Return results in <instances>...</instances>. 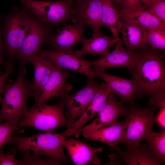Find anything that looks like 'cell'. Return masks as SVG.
Returning a JSON list of instances; mask_svg holds the SVG:
<instances>
[{"instance_id": "1", "label": "cell", "mask_w": 165, "mask_h": 165, "mask_svg": "<svg viewBox=\"0 0 165 165\" xmlns=\"http://www.w3.org/2000/svg\"><path fill=\"white\" fill-rule=\"evenodd\" d=\"M136 63L130 70L137 87L136 95L142 99L165 93V55L163 51L145 45L140 49Z\"/></svg>"}, {"instance_id": "2", "label": "cell", "mask_w": 165, "mask_h": 165, "mask_svg": "<svg viewBox=\"0 0 165 165\" xmlns=\"http://www.w3.org/2000/svg\"><path fill=\"white\" fill-rule=\"evenodd\" d=\"M24 67L19 66L16 81L9 79L4 84L2 93L4 97L0 110V122L6 120L17 126L21 119L27 114L26 104L30 96H34L32 83L25 80Z\"/></svg>"}, {"instance_id": "3", "label": "cell", "mask_w": 165, "mask_h": 165, "mask_svg": "<svg viewBox=\"0 0 165 165\" xmlns=\"http://www.w3.org/2000/svg\"><path fill=\"white\" fill-rule=\"evenodd\" d=\"M34 16L26 6H15L6 14H0L3 56L14 60L18 59L22 45L30 29Z\"/></svg>"}, {"instance_id": "4", "label": "cell", "mask_w": 165, "mask_h": 165, "mask_svg": "<svg viewBox=\"0 0 165 165\" xmlns=\"http://www.w3.org/2000/svg\"><path fill=\"white\" fill-rule=\"evenodd\" d=\"M64 137L60 133L45 132L29 137L18 136H12L8 143L14 144L7 153H16L19 150L26 149L31 151L37 156H46L56 159L62 163H69L68 158L64 153L63 143Z\"/></svg>"}, {"instance_id": "5", "label": "cell", "mask_w": 165, "mask_h": 165, "mask_svg": "<svg viewBox=\"0 0 165 165\" xmlns=\"http://www.w3.org/2000/svg\"><path fill=\"white\" fill-rule=\"evenodd\" d=\"M155 106L142 108L134 103L125 106L123 116L127 123L119 143L125 144L127 148H136L152 130L156 123Z\"/></svg>"}, {"instance_id": "6", "label": "cell", "mask_w": 165, "mask_h": 165, "mask_svg": "<svg viewBox=\"0 0 165 165\" xmlns=\"http://www.w3.org/2000/svg\"><path fill=\"white\" fill-rule=\"evenodd\" d=\"M64 105L61 100L54 105L43 103L29 109L27 115L20 120L17 131L23 132L26 127H33L45 132H50L56 128L68 127V122L64 112Z\"/></svg>"}, {"instance_id": "7", "label": "cell", "mask_w": 165, "mask_h": 165, "mask_svg": "<svg viewBox=\"0 0 165 165\" xmlns=\"http://www.w3.org/2000/svg\"><path fill=\"white\" fill-rule=\"evenodd\" d=\"M20 1L37 19L52 28L64 25L71 20L74 0Z\"/></svg>"}, {"instance_id": "8", "label": "cell", "mask_w": 165, "mask_h": 165, "mask_svg": "<svg viewBox=\"0 0 165 165\" xmlns=\"http://www.w3.org/2000/svg\"><path fill=\"white\" fill-rule=\"evenodd\" d=\"M88 80L86 85L79 91L61 99L66 110L65 115L68 122V127L82 116L96 93L107 87L105 82L100 84L94 79Z\"/></svg>"}, {"instance_id": "9", "label": "cell", "mask_w": 165, "mask_h": 165, "mask_svg": "<svg viewBox=\"0 0 165 165\" xmlns=\"http://www.w3.org/2000/svg\"><path fill=\"white\" fill-rule=\"evenodd\" d=\"M52 28L34 16L31 27L21 48L18 58L19 66L24 67L30 59L42 50L43 45L48 43L50 37L54 34Z\"/></svg>"}, {"instance_id": "10", "label": "cell", "mask_w": 165, "mask_h": 165, "mask_svg": "<svg viewBox=\"0 0 165 165\" xmlns=\"http://www.w3.org/2000/svg\"><path fill=\"white\" fill-rule=\"evenodd\" d=\"M72 75L55 64L47 82L43 87L40 95L29 109L35 108L45 103L53 98L61 99L69 94L73 86L67 83L68 79Z\"/></svg>"}, {"instance_id": "11", "label": "cell", "mask_w": 165, "mask_h": 165, "mask_svg": "<svg viewBox=\"0 0 165 165\" xmlns=\"http://www.w3.org/2000/svg\"><path fill=\"white\" fill-rule=\"evenodd\" d=\"M116 152L108 155L110 161L105 165H160L162 163L148 148L147 143L122 150L118 146Z\"/></svg>"}, {"instance_id": "12", "label": "cell", "mask_w": 165, "mask_h": 165, "mask_svg": "<svg viewBox=\"0 0 165 165\" xmlns=\"http://www.w3.org/2000/svg\"><path fill=\"white\" fill-rule=\"evenodd\" d=\"M71 20L83 28L103 26L101 0H74Z\"/></svg>"}, {"instance_id": "13", "label": "cell", "mask_w": 165, "mask_h": 165, "mask_svg": "<svg viewBox=\"0 0 165 165\" xmlns=\"http://www.w3.org/2000/svg\"><path fill=\"white\" fill-rule=\"evenodd\" d=\"M57 50H42L38 53L44 55L61 68L72 70L86 76L88 79L98 78L88 64V61L72 52Z\"/></svg>"}, {"instance_id": "14", "label": "cell", "mask_w": 165, "mask_h": 165, "mask_svg": "<svg viewBox=\"0 0 165 165\" xmlns=\"http://www.w3.org/2000/svg\"><path fill=\"white\" fill-rule=\"evenodd\" d=\"M115 45V49L112 53L101 56L95 61H88L89 65L103 71L108 68L122 67L130 70L138 61L139 53L125 49L121 45V40Z\"/></svg>"}, {"instance_id": "15", "label": "cell", "mask_w": 165, "mask_h": 165, "mask_svg": "<svg viewBox=\"0 0 165 165\" xmlns=\"http://www.w3.org/2000/svg\"><path fill=\"white\" fill-rule=\"evenodd\" d=\"M123 104L118 100L114 93H110L105 106L98 114L99 116L90 124L81 129L76 138H78L81 133L91 132L116 122L119 116H123L125 106Z\"/></svg>"}, {"instance_id": "16", "label": "cell", "mask_w": 165, "mask_h": 165, "mask_svg": "<svg viewBox=\"0 0 165 165\" xmlns=\"http://www.w3.org/2000/svg\"><path fill=\"white\" fill-rule=\"evenodd\" d=\"M70 137L68 140L64 137L62 142L75 165H85L89 163L92 165H102L97 154L102 152L103 147H92Z\"/></svg>"}, {"instance_id": "17", "label": "cell", "mask_w": 165, "mask_h": 165, "mask_svg": "<svg viewBox=\"0 0 165 165\" xmlns=\"http://www.w3.org/2000/svg\"><path fill=\"white\" fill-rule=\"evenodd\" d=\"M92 69L98 78L104 80L110 92L117 94L120 97L122 103L127 102L130 104L134 103V101L137 96V87L132 78L126 79L108 74L105 71L95 68Z\"/></svg>"}, {"instance_id": "18", "label": "cell", "mask_w": 165, "mask_h": 165, "mask_svg": "<svg viewBox=\"0 0 165 165\" xmlns=\"http://www.w3.org/2000/svg\"><path fill=\"white\" fill-rule=\"evenodd\" d=\"M91 37L89 39L83 38L81 41L83 44L79 50L72 51L76 56L82 57L85 54L93 55L105 56L115 45L118 40L105 35L100 28H94Z\"/></svg>"}, {"instance_id": "19", "label": "cell", "mask_w": 165, "mask_h": 165, "mask_svg": "<svg viewBox=\"0 0 165 165\" xmlns=\"http://www.w3.org/2000/svg\"><path fill=\"white\" fill-rule=\"evenodd\" d=\"M64 26L58 33L51 36L48 43L55 50L71 51L73 47L81 42L84 38L83 34L85 30L77 24L72 25L66 24Z\"/></svg>"}, {"instance_id": "20", "label": "cell", "mask_w": 165, "mask_h": 165, "mask_svg": "<svg viewBox=\"0 0 165 165\" xmlns=\"http://www.w3.org/2000/svg\"><path fill=\"white\" fill-rule=\"evenodd\" d=\"M29 62L34 68V76L32 86L35 101L49 79L55 64L47 57L40 53L32 57Z\"/></svg>"}, {"instance_id": "21", "label": "cell", "mask_w": 165, "mask_h": 165, "mask_svg": "<svg viewBox=\"0 0 165 165\" xmlns=\"http://www.w3.org/2000/svg\"><path fill=\"white\" fill-rule=\"evenodd\" d=\"M126 120L117 119L111 125L103 127L90 132L81 134L85 138L103 142L114 148L123 137L126 125Z\"/></svg>"}, {"instance_id": "22", "label": "cell", "mask_w": 165, "mask_h": 165, "mask_svg": "<svg viewBox=\"0 0 165 165\" xmlns=\"http://www.w3.org/2000/svg\"><path fill=\"white\" fill-rule=\"evenodd\" d=\"M118 29L127 50L133 51L145 45L146 29L131 22L119 19Z\"/></svg>"}, {"instance_id": "23", "label": "cell", "mask_w": 165, "mask_h": 165, "mask_svg": "<svg viewBox=\"0 0 165 165\" xmlns=\"http://www.w3.org/2000/svg\"><path fill=\"white\" fill-rule=\"evenodd\" d=\"M119 19L128 20L145 29H165V25L161 23L140 4L137 6L119 11Z\"/></svg>"}, {"instance_id": "24", "label": "cell", "mask_w": 165, "mask_h": 165, "mask_svg": "<svg viewBox=\"0 0 165 165\" xmlns=\"http://www.w3.org/2000/svg\"><path fill=\"white\" fill-rule=\"evenodd\" d=\"M103 26H107L116 39H120L118 29L119 19V11L114 7L112 0H101Z\"/></svg>"}, {"instance_id": "25", "label": "cell", "mask_w": 165, "mask_h": 165, "mask_svg": "<svg viewBox=\"0 0 165 165\" xmlns=\"http://www.w3.org/2000/svg\"><path fill=\"white\" fill-rule=\"evenodd\" d=\"M149 149L162 163L165 160V130L160 133L152 131L145 137Z\"/></svg>"}, {"instance_id": "26", "label": "cell", "mask_w": 165, "mask_h": 165, "mask_svg": "<svg viewBox=\"0 0 165 165\" xmlns=\"http://www.w3.org/2000/svg\"><path fill=\"white\" fill-rule=\"evenodd\" d=\"M145 45L161 51L165 49V29L155 28L146 29Z\"/></svg>"}, {"instance_id": "27", "label": "cell", "mask_w": 165, "mask_h": 165, "mask_svg": "<svg viewBox=\"0 0 165 165\" xmlns=\"http://www.w3.org/2000/svg\"><path fill=\"white\" fill-rule=\"evenodd\" d=\"M23 155V158L18 160V165H59L62 163L59 161L50 157L42 158L32 154L30 151L24 149L20 150Z\"/></svg>"}, {"instance_id": "28", "label": "cell", "mask_w": 165, "mask_h": 165, "mask_svg": "<svg viewBox=\"0 0 165 165\" xmlns=\"http://www.w3.org/2000/svg\"><path fill=\"white\" fill-rule=\"evenodd\" d=\"M110 93L107 87L99 90L86 108L87 111L94 116L98 115L105 106L107 96Z\"/></svg>"}, {"instance_id": "29", "label": "cell", "mask_w": 165, "mask_h": 165, "mask_svg": "<svg viewBox=\"0 0 165 165\" xmlns=\"http://www.w3.org/2000/svg\"><path fill=\"white\" fill-rule=\"evenodd\" d=\"M17 130V126L7 122L5 123L0 122V148L8 143L14 133Z\"/></svg>"}, {"instance_id": "30", "label": "cell", "mask_w": 165, "mask_h": 165, "mask_svg": "<svg viewBox=\"0 0 165 165\" xmlns=\"http://www.w3.org/2000/svg\"><path fill=\"white\" fill-rule=\"evenodd\" d=\"M148 11L161 23L165 25V0H154Z\"/></svg>"}, {"instance_id": "31", "label": "cell", "mask_w": 165, "mask_h": 165, "mask_svg": "<svg viewBox=\"0 0 165 165\" xmlns=\"http://www.w3.org/2000/svg\"><path fill=\"white\" fill-rule=\"evenodd\" d=\"M3 65L5 70L0 75V104L1 103L3 99L2 95L3 86L7 79L12 74L14 69V60L8 59L4 62Z\"/></svg>"}, {"instance_id": "32", "label": "cell", "mask_w": 165, "mask_h": 165, "mask_svg": "<svg viewBox=\"0 0 165 165\" xmlns=\"http://www.w3.org/2000/svg\"><path fill=\"white\" fill-rule=\"evenodd\" d=\"M16 153L6 154L4 152L3 147L0 148V165H18V160L15 159Z\"/></svg>"}, {"instance_id": "33", "label": "cell", "mask_w": 165, "mask_h": 165, "mask_svg": "<svg viewBox=\"0 0 165 165\" xmlns=\"http://www.w3.org/2000/svg\"><path fill=\"white\" fill-rule=\"evenodd\" d=\"M151 106H154L159 110L165 109V93L158 94L152 96L148 103Z\"/></svg>"}, {"instance_id": "34", "label": "cell", "mask_w": 165, "mask_h": 165, "mask_svg": "<svg viewBox=\"0 0 165 165\" xmlns=\"http://www.w3.org/2000/svg\"><path fill=\"white\" fill-rule=\"evenodd\" d=\"M156 122L163 130L165 128V110L159 111L155 117Z\"/></svg>"}, {"instance_id": "35", "label": "cell", "mask_w": 165, "mask_h": 165, "mask_svg": "<svg viewBox=\"0 0 165 165\" xmlns=\"http://www.w3.org/2000/svg\"><path fill=\"white\" fill-rule=\"evenodd\" d=\"M140 0H125L121 10L127 9L137 6L140 3Z\"/></svg>"}, {"instance_id": "36", "label": "cell", "mask_w": 165, "mask_h": 165, "mask_svg": "<svg viewBox=\"0 0 165 165\" xmlns=\"http://www.w3.org/2000/svg\"><path fill=\"white\" fill-rule=\"evenodd\" d=\"M2 23L0 19V74L2 72L1 70V66L3 65L4 61L3 60V39L1 32Z\"/></svg>"}, {"instance_id": "37", "label": "cell", "mask_w": 165, "mask_h": 165, "mask_svg": "<svg viewBox=\"0 0 165 165\" xmlns=\"http://www.w3.org/2000/svg\"><path fill=\"white\" fill-rule=\"evenodd\" d=\"M154 0H140V3L144 8L148 11L149 8Z\"/></svg>"}, {"instance_id": "38", "label": "cell", "mask_w": 165, "mask_h": 165, "mask_svg": "<svg viewBox=\"0 0 165 165\" xmlns=\"http://www.w3.org/2000/svg\"><path fill=\"white\" fill-rule=\"evenodd\" d=\"M125 0H112L113 5L122 8L123 3Z\"/></svg>"}]
</instances>
